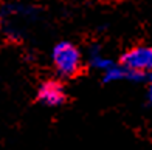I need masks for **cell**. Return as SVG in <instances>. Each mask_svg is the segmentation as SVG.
<instances>
[{
  "label": "cell",
  "instance_id": "5b68a950",
  "mask_svg": "<svg viewBox=\"0 0 152 150\" xmlns=\"http://www.w3.org/2000/svg\"><path fill=\"white\" fill-rule=\"evenodd\" d=\"M148 98H149V102L152 104V84H151V87H149V91H148Z\"/></svg>",
  "mask_w": 152,
  "mask_h": 150
},
{
  "label": "cell",
  "instance_id": "7a4b0ae2",
  "mask_svg": "<svg viewBox=\"0 0 152 150\" xmlns=\"http://www.w3.org/2000/svg\"><path fill=\"white\" fill-rule=\"evenodd\" d=\"M121 65L127 70L149 74L152 71V46L138 45L127 50L121 56Z\"/></svg>",
  "mask_w": 152,
  "mask_h": 150
},
{
  "label": "cell",
  "instance_id": "3957f363",
  "mask_svg": "<svg viewBox=\"0 0 152 150\" xmlns=\"http://www.w3.org/2000/svg\"><path fill=\"white\" fill-rule=\"evenodd\" d=\"M65 90L58 80H47L37 90V99L47 107H58L65 102Z\"/></svg>",
  "mask_w": 152,
  "mask_h": 150
},
{
  "label": "cell",
  "instance_id": "6da1fadb",
  "mask_svg": "<svg viewBox=\"0 0 152 150\" xmlns=\"http://www.w3.org/2000/svg\"><path fill=\"white\" fill-rule=\"evenodd\" d=\"M51 60L61 78H73L79 73L82 59L78 46L72 42H59L53 48Z\"/></svg>",
  "mask_w": 152,
  "mask_h": 150
},
{
  "label": "cell",
  "instance_id": "52a82bcc",
  "mask_svg": "<svg viewBox=\"0 0 152 150\" xmlns=\"http://www.w3.org/2000/svg\"><path fill=\"white\" fill-rule=\"evenodd\" d=\"M0 20H2V16H0Z\"/></svg>",
  "mask_w": 152,
  "mask_h": 150
},
{
  "label": "cell",
  "instance_id": "277c9868",
  "mask_svg": "<svg viewBox=\"0 0 152 150\" xmlns=\"http://www.w3.org/2000/svg\"><path fill=\"white\" fill-rule=\"evenodd\" d=\"M88 62H90V65H92L93 68H96V70H99V71H104V70H107L110 65H113L112 60L107 59V57H104V56L99 53L98 46H93V48L90 50Z\"/></svg>",
  "mask_w": 152,
  "mask_h": 150
},
{
  "label": "cell",
  "instance_id": "8992f818",
  "mask_svg": "<svg viewBox=\"0 0 152 150\" xmlns=\"http://www.w3.org/2000/svg\"><path fill=\"white\" fill-rule=\"evenodd\" d=\"M148 76H149V80H151V84H152V71H151V73L148 74Z\"/></svg>",
  "mask_w": 152,
  "mask_h": 150
}]
</instances>
